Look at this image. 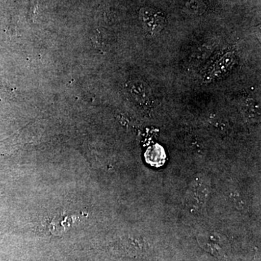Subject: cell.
I'll use <instances>...</instances> for the list:
<instances>
[{"label": "cell", "mask_w": 261, "mask_h": 261, "mask_svg": "<svg viewBox=\"0 0 261 261\" xmlns=\"http://www.w3.org/2000/svg\"><path fill=\"white\" fill-rule=\"evenodd\" d=\"M211 191L210 180L205 176L194 179L188 187L185 202L190 210L200 212L205 208Z\"/></svg>", "instance_id": "cell-1"}, {"label": "cell", "mask_w": 261, "mask_h": 261, "mask_svg": "<svg viewBox=\"0 0 261 261\" xmlns=\"http://www.w3.org/2000/svg\"><path fill=\"white\" fill-rule=\"evenodd\" d=\"M199 244L205 251L219 258L227 256L230 250L228 239L218 232H206L197 238Z\"/></svg>", "instance_id": "cell-2"}, {"label": "cell", "mask_w": 261, "mask_h": 261, "mask_svg": "<svg viewBox=\"0 0 261 261\" xmlns=\"http://www.w3.org/2000/svg\"><path fill=\"white\" fill-rule=\"evenodd\" d=\"M126 89L128 96L137 104L148 106L152 101V91L143 81H130L126 84Z\"/></svg>", "instance_id": "cell-3"}, {"label": "cell", "mask_w": 261, "mask_h": 261, "mask_svg": "<svg viewBox=\"0 0 261 261\" xmlns=\"http://www.w3.org/2000/svg\"><path fill=\"white\" fill-rule=\"evenodd\" d=\"M140 18L145 28L149 32H159L165 24V18L160 12L150 8L141 10Z\"/></svg>", "instance_id": "cell-4"}, {"label": "cell", "mask_w": 261, "mask_h": 261, "mask_svg": "<svg viewBox=\"0 0 261 261\" xmlns=\"http://www.w3.org/2000/svg\"><path fill=\"white\" fill-rule=\"evenodd\" d=\"M30 15L32 17H34L37 13V0H30Z\"/></svg>", "instance_id": "cell-7"}, {"label": "cell", "mask_w": 261, "mask_h": 261, "mask_svg": "<svg viewBox=\"0 0 261 261\" xmlns=\"http://www.w3.org/2000/svg\"><path fill=\"white\" fill-rule=\"evenodd\" d=\"M146 160L152 166H159L163 164L166 159L164 150L161 146H152L146 152Z\"/></svg>", "instance_id": "cell-6"}, {"label": "cell", "mask_w": 261, "mask_h": 261, "mask_svg": "<svg viewBox=\"0 0 261 261\" xmlns=\"http://www.w3.org/2000/svg\"><path fill=\"white\" fill-rule=\"evenodd\" d=\"M77 217L73 216H58L54 218L49 224V230L54 235H60L66 231Z\"/></svg>", "instance_id": "cell-5"}]
</instances>
